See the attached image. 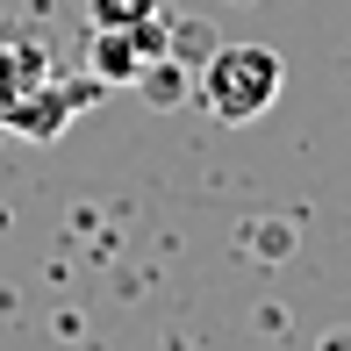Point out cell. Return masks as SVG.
Masks as SVG:
<instances>
[{
  "label": "cell",
  "mask_w": 351,
  "mask_h": 351,
  "mask_svg": "<svg viewBox=\"0 0 351 351\" xmlns=\"http://www.w3.org/2000/svg\"><path fill=\"white\" fill-rule=\"evenodd\" d=\"M280 79H287L280 51H265V43H222V51L201 58V108L215 122H258L280 101Z\"/></svg>",
  "instance_id": "cell-1"
},
{
  "label": "cell",
  "mask_w": 351,
  "mask_h": 351,
  "mask_svg": "<svg viewBox=\"0 0 351 351\" xmlns=\"http://www.w3.org/2000/svg\"><path fill=\"white\" fill-rule=\"evenodd\" d=\"M158 51H172V43H158V22L143 29H101V43H93V72L101 79H143V65H151Z\"/></svg>",
  "instance_id": "cell-2"
},
{
  "label": "cell",
  "mask_w": 351,
  "mask_h": 351,
  "mask_svg": "<svg viewBox=\"0 0 351 351\" xmlns=\"http://www.w3.org/2000/svg\"><path fill=\"white\" fill-rule=\"evenodd\" d=\"M72 115H79V93H72V86H51V79H43L36 93H22V101H14L8 115H0V130H22V136H58Z\"/></svg>",
  "instance_id": "cell-3"
},
{
  "label": "cell",
  "mask_w": 351,
  "mask_h": 351,
  "mask_svg": "<svg viewBox=\"0 0 351 351\" xmlns=\"http://www.w3.org/2000/svg\"><path fill=\"white\" fill-rule=\"evenodd\" d=\"M43 79H51V58H43L36 43H0V115H8L22 93H36Z\"/></svg>",
  "instance_id": "cell-4"
},
{
  "label": "cell",
  "mask_w": 351,
  "mask_h": 351,
  "mask_svg": "<svg viewBox=\"0 0 351 351\" xmlns=\"http://www.w3.org/2000/svg\"><path fill=\"white\" fill-rule=\"evenodd\" d=\"M86 14H93V29H143L165 14V0H86Z\"/></svg>",
  "instance_id": "cell-5"
}]
</instances>
